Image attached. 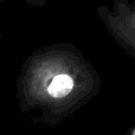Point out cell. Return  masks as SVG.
Masks as SVG:
<instances>
[{"label":"cell","instance_id":"2","mask_svg":"<svg viewBox=\"0 0 135 135\" xmlns=\"http://www.w3.org/2000/svg\"><path fill=\"white\" fill-rule=\"evenodd\" d=\"M112 7H96L100 20L113 39L135 61V0H110Z\"/></svg>","mask_w":135,"mask_h":135},{"label":"cell","instance_id":"4","mask_svg":"<svg viewBox=\"0 0 135 135\" xmlns=\"http://www.w3.org/2000/svg\"><path fill=\"white\" fill-rule=\"evenodd\" d=\"M126 135H135V124L133 127H131V128L128 129V132H127Z\"/></svg>","mask_w":135,"mask_h":135},{"label":"cell","instance_id":"3","mask_svg":"<svg viewBox=\"0 0 135 135\" xmlns=\"http://www.w3.org/2000/svg\"><path fill=\"white\" fill-rule=\"evenodd\" d=\"M23 1L32 7H43L47 4V0H23Z\"/></svg>","mask_w":135,"mask_h":135},{"label":"cell","instance_id":"5","mask_svg":"<svg viewBox=\"0 0 135 135\" xmlns=\"http://www.w3.org/2000/svg\"><path fill=\"white\" fill-rule=\"evenodd\" d=\"M0 36H1V33H0Z\"/></svg>","mask_w":135,"mask_h":135},{"label":"cell","instance_id":"1","mask_svg":"<svg viewBox=\"0 0 135 135\" xmlns=\"http://www.w3.org/2000/svg\"><path fill=\"white\" fill-rule=\"evenodd\" d=\"M102 79L72 43L61 42L32 51L17 78L19 110L39 112L37 121L57 126L98 95Z\"/></svg>","mask_w":135,"mask_h":135}]
</instances>
